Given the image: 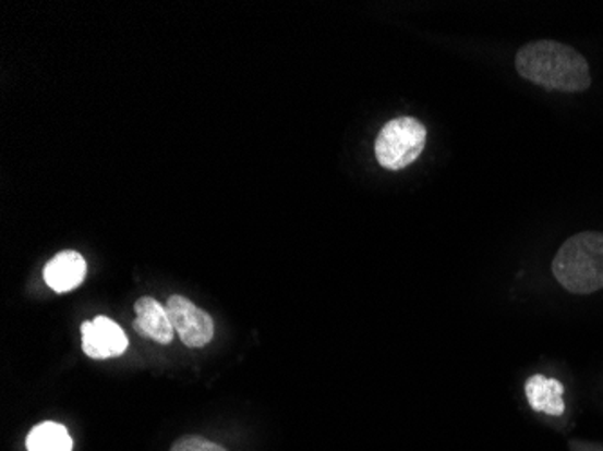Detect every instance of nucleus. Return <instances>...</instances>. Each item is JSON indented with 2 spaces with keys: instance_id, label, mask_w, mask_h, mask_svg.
I'll return each mask as SVG.
<instances>
[{
  "instance_id": "obj_2",
  "label": "nucleus",
  "mask_w": 603,
  "mask_h": 451,
  "mask_svg": "<svg viewBox=\"0 0 603 451\" xmlns=\"http://www.w3.org/2000/svg\"><path fill=\"white\" fill-rule=\"evenodd\" d=\"M553 275L569 293L591 294L603 289V233L583 231L562 244L553 258Z\"/></svg>"
},
{
  "instance_id": "obj_3",
  "label": "nucleus",
  "mask_w": 603,
  "mask_h": 451,
  "mask_svg": "<svg viewBox=\"0 0 603 451\" xmlns=\"http://www.w3.org/2000/svg\"><path fill=\"white\" fill-rule=\"evenodd\" d=\"M426 129L415 118H396L382 129L374 145L378 163L387 170H401L414 163L425 148Z\"/></svg>"
},
{
  "instance_id": "obj_7",
  "label": "nucleus",
  "mask_w": 603,
  "mask_h": 451,
  "mask_svg": "<svg viewBox=\"0 0 603 451\" xmlns=\"http://www.w3.org/2000/svg\"><path fill=\"white\" fill-rule=\"evenodd\" d=\"M87 264L76 252L58 253L44 269V280L55 293H69L84 282Z\"/></svg>"
},
{
  "instance_id": "obj_6",
  "label": "nucleus",
  "mask_w": 603,
  "mask_h": 451,
  "mask_svg": "<svg viewBox=\"0 0 603 451\" xmlns=\"http://www.w3.org/2000/svg\"><path fill=\"white\" fill-rule=\"evenodd\" d=\"M136 320H134V331L142 337L150 338L156 343L168 345L173 338V326L168 318L167 307L159 304L158 300L150 296H143L137 300Z\"/></svg>"
},
{
  "instance_id": "obj_10",
  "label": "nucleus",
  "mask_w": 603,
  "mask_h": 451,
  "mask_svg": "<svg viewBox=\"0 0 603 451\" xmlns=\"http://www.w3.org/2000/svg\"><path fill=\"white\" fill-rule=\"evenodd\" d=\"M170 451H226L217 442L208 441L205 437L186 436L181 437Z\"/></svg>"
},
{
  "instance_id": "obj_4",
  "label": "nucleus",
  "mask_w": 603,
  "mask_h": 451,
  "mask_svg": "<svg viewBox=\"0 0 603 451\" xmlns=\"http://www.w3.org/2000/svg\"><path fill=\"white\" fill-rule=\"evenodd\" d=\"M167 313L172 321L173 331L178 332L181 341L190 349L208 345L216 334L214 318L184 296L179 294L170 296L167 302Z\"/></svg>"
},
{
  "instance_id": "obj_9",
  "label": "nucleus",
  "mask_w": 603,
  "mask_h": 451,
  "mask_svg": "<svg viewBox=\"0 0 603 451\" xmlns=\"http://www.w3.org/2000/svg\"><path fill=\"white\" fill-rule=\"evenodd\" d=\"M27 451H73L68 428L53 420L35 426L26 441Z\"/></svg>"
},
{
  "instance_id": "obj_1",
  "label": "nucleus",
  "mask_w": 603,
  "mask_h": 451,
  "mask_svg": "<svg viewBox=\"0 0 603 451\" xmlns=\"http://www.w3.org/2000/svg\"><path fill=\"white\" fill-rule=\"evenodd\" d=\"M515 68L522 78L544 89L582 93L591 85L589 63L577 49L553 40H539L520 49Z\"/></svg>"
},
{
  "instance_id": "obj_5",
  "label": "nucleus",
  "mask_w": 603,
  "mask_h": 451,
  "mask_svg": "<svg viewBox=\"0 0 603 451\" xmlns=\"http://www.w3.org/2000/svg\"><path fill=\"white\" fill-rule=\"evenodd\" d=\"M82 346L93 359L121 356L129 346L125 332L107 316H96L93 321L82 324Z\"/></svg>"
},
{
  "instance_id": "obj_8",
  "label": "nucleus",
  "mask_w": 603,
  "mask_h": 451,
  "mask_svg": "<svg viewBox=\"0 0 603 451\" xmlns=\"http://www.w3.org/2000/svg\"><path fill=\"white\" fill-rule=\"evenodd\" d=\"M562 394H564V385L558 379L536 374L526 381V398L535 412H544L547 415L564 414L566 404Z\"/></svg>"
}]
</instances>
